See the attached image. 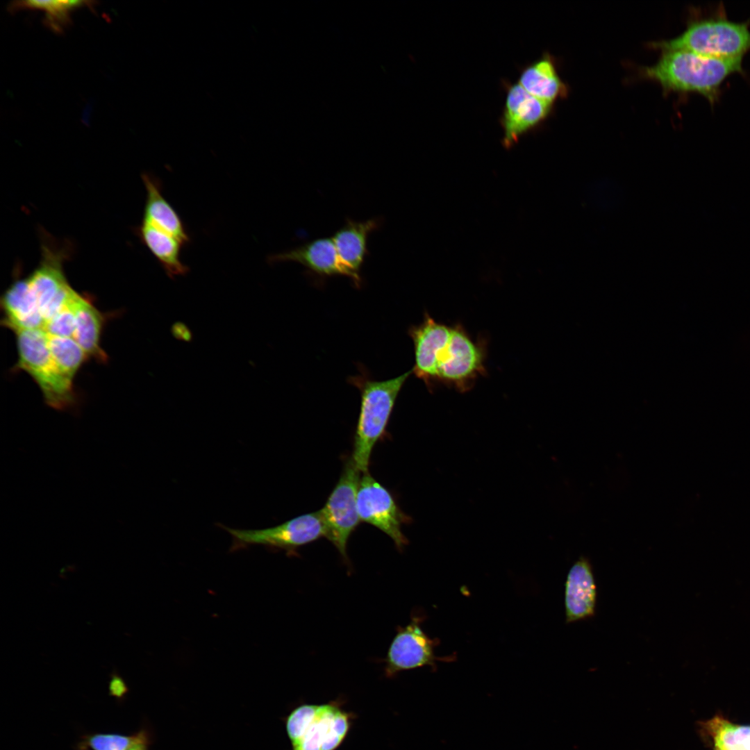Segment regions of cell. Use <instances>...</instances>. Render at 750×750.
I'll use <instances>...</instances> for the list:
<instances>
[{
  "instance_id": "obj_15",
  "label": "cell",
  "mask_w": 750,
  "mask_h": 750,
  "mask_svg": "<svg viewBox=\"0 0 750 750\" xmlns=\"http://www.w3.org/2000/svg\"><path fill=\"white\" fill-rule=\"evenodd\" d=\"M451 326L439 322L426 312L423 322L411 326L408 335L414 344L415 365L411 369L428 389L434 385V359L441 343L449 336Z\"/></svg>"
},
{
  "instance_id": "obj_22",
  "label": "cell",
  "mask_w": 750,
  "mask_h": 750,
  "mask_svg": "<svg viewBox=\"0 0 750 750\" xmlns=\"http://www.w3.org/2000/svg\"><path fill=\"white\" fill-rule=\"evenodd\" d=\"M47 338L53 360L64 376L74 383L76 373L89 358L88 356L73 338L48 334Z\"/></svg>"
},
{
  "instance_id": "obj_23",
  "label": "cell",
  "mask_w": 750,
  "mask_h": 750,
  "mask_svg": "<svg viewBox=\"0 0 750 750\" xmlns=\"http://www.w3.org/2000/svg\"><path fill=\"white\" fill-rule=\"evenodd\" d=\"M90 3L85 1H15L10 6V10L15 11L24 8L43 10L46 13V24L55 32L61 33L71 23L70 12L74 9L88 6Z\"/></svg>"
},
{
  "instance_id": "obj_9",
  "label": "cell",
  "mask_w": 750,
  "mask_h": 750,
  "mask_svg": "<svg viewBox=\"0 0 750 750\" xmlns=\"http://www.w3.org/2000/svg\"><path fill=\"white\" fill-rule=\"evenodd\" d=\"M357 510L360 522L369 524L389 536L398 549L407 544L402 525L410 517L400 509L391 492L368 472L360 477L357 492Z\"/></svg>"
},
{
  "instance_id": "obj_6",
  "label": "cell",
  "mask_w": 750,
  "mask_h": 750,
  "mask_svg": "<svg viewBox=\"0 0 750 750\" xmlns=\"http://www.w3.org/2000/svg\"><path fill=\"white\" fill-rule=\"evenodd\" d=\"M349 726L348 714L333 704L299 706L286 721L292 750H335Z\"/></svg>"
},
{
  "instance_id": "obj_30",
  "label": "cell",
  "mask_w": 750,
  "mask_h": 750,
  "mask_svg": "<svg viewBox=\"0 0 750 750\" xmlns=\"http://www.w3.org/2000/svg\"><path fill=\"white\" fill-rule=\"evenodd\" d=\"M128 750H147V740L135 744Z\"/></svg>"
},
{
  "instance_id": "obj_2",
  "label": "cell",
  "mask_w": 750,
  "mask_h": 750,
  "mask_svg": "<svg viewBox=\"0 0 750 750\" xmlns=\"http://www.w3.org/2000/svg\"><path fill=\"white\" fill-rule=\"evenodd\" d=\"M410 374L412 370L391 379L376 381L362 372L349 378L360 392L351 458L362 474L368 472L373 449L386 432L397 399Z\"/></svg>"
},
{
  "instance_id": "obj_19",
  "label": "cell",
  "mask_w": 750,
  "mask_h": 750,
  "mask_svg": "<svg viewBox=\"0 0 750 750\" xmlns=\"http://www.w3.org/2000/svg\"><path fill=\"white\" fill-rule=\"evenodd\" d=\"M380 224L378 218L360 222L347 218L345 224L331 237L342 262L358 276L368 252V236Z\"/></svg>"
},
{
  "instance_id": "obj_26",
  "label": "cell",
  "mask_w": 750,
  "mask_h": 750,
  "mask_svg": "<svg viewBox=\"0 0 750 750\" xmlns=\"http://www.w3.org/2000/svg\"><path fill=\"white\" fill-rule=\"evenodd\" d=\"M735 724L722 718L715 717L708 723V728L714 739V744L726 750H739L735 740Z\"/></svg>"
},
{
  "instance_id": "obj_21",
  "label": "cell",
  "mask_w": 750,
  "mask_h": 750,
  "mask_svg": "<svg viewBox=\"0 0 750 750\" xmlns=\"http://www.w3.org/2000/svg\"><path fill=\"white\" fill-rule=\"evenodd\" d=\"M138 233L143 243L160 263L170 278L185 276L189 267L181 260V248L184 246L170 234L142 221Z\"/></svg>"
},
{
  "instance_id": "obj_3",
  "label": "cell",
  "mask_w": 750,
  "mask_h": 750,
  "mask_svg": "<svg viewBox=\"0 0 750 750\" xmlns=\"http://www.w3.org/2000/svg\"><path fill=\"white\" fill-rule=\"evenodd\" d=\"M661 51L683 50L716 58H742L750 51L749 22H735L724 16L690 22L676 38L654 42Z\"/></svg>"
},
{
  "instance_id": "obj_1",
  "label": "cell",
  "mask_w": 750,
  "mask_h": 750,
  "mask_svg": "<svg viewBox=\"0 0 750 750\" xmlns=\"http://www.w3.org/2000/svg\"><path fill=\"white\" fill-rule=\"evenodd\" d=\"M661 52L653 65L642 69V76L659 83L666 92L697 93L712 104L724 81L744 72L742 58H716L683 50Z\"/></svg>"
},
{
  "instance_id": "obj_24",
  "label": "cell",
  "mask_w": 750,
  "mask_h": 750,
  "mask_svg": "<svg viewBox=\"0 0 750 750\" xmlns=\"http://www.w3.org/2000/svg\"><path fill=\"white\" fill-rule=\"evenodd\" d=\"M146 740L147 738L144 733L133 735L95 734L87 739V744L93 750H128Z\"/></svg>"
},
{
  "instance_id": "obj_31",
  "label": "cell",
  "mask_w": 750,
  "mask_h": 750,
  "mask_svg": "<svg viewBox=\"0 0 750 750\" xmlns=\"http://www.w3.org/2000/svg\"><path fill=\"white\" fill-rule=\"evenodd\" d=\"M714 747H715V750H726V749H725L724 748H723L722 747H721V746H719V745H717V744H714Z\"/></svg>"
},
{
  "instance_id": "obj_25",
  "label": "cell",
  "mask_w": 750,
  "mask_h": 750,
  "mask_svg": "<svg viewBox=\"0 0 750 750\" xmlns=\"http://www.w3.org/2000/svg\"><path fill=\"white\" fill-rule=\"evenodd\" d=\"M75 291L69 301L55 315L45 321L43 331L48 335L73 338L76 328V317L72 306Z\"/></svg>"
},
{
  "instance_id": "obj_5",
  "label": "cell",
  "mask_w": 750,
  "mask_h": 750,
  "mask_svg": "<svg viewBox=\"0 0 750 750\" xmlns=\"http://www.w3.org/2000/svg\"><path fill=\"white\" fill-rule=\"evenodd\" d=\"M483 343L471 338L460 324L438 347L434 360L435 385L442 383L460 392L471 390L486 373Z\"/></svg>"
},
{
  "instance_id": "obj_29",
  "label": "cell",
  "mask_w": 750,
  "mask_h": 750,
  "mask_svg": "<svg viewBox=\"0 0 750 750\" xmlns=\"http://www.w3.org/2000/svg\"><path fill=\"white\" fill-rule=\"evenodd\" d=\"M109 688L112 694L118 697L122 696L127 690L124 680L116 672L111 674Z\"/></svg>"
},
{
  "instance_id": "obj_13",
  "label": "cell",
  "mask_w": 750,
  "mask_h": 750,
  "mask_svg": "<svg viewBox=\"0 0 750 750\" xmlns=\"http://www.w3.org/2000/svg\"><path fill=\"white\" fill-rule=\"evenodd\" d=\"M268 261L297 262L318 276L343 275L351 278L356 286L361 283L360 276L342 262L331 238L315 239L290 251L274 254Z\"/></svg>"
},
{
  "instance_id": "obj_20",
  "label": "cell",
  "mask_w": 750,
  "mask_h": 750,
  "mask_svg": "<svg viewBox=\"0 0 750 750\" xmlns=\"http://www.w3.org/2000/svg\"><path fill=\"white\" fill-rule=\"evenodd\" d=\"M142 178L147 190L143 222L188 244L190 241L188 233L178 214L162 195L160 183L147 174Z\"/></svg>"
},
{
  "instance_id": "obj_8",
  "label": "cell",
  "mask_w": 750,
  "mask_h": 750,
  "mask_svg": "<svg viewBox=\"0 0 750 750\" xmlns=\"http://www.w3.org/2000/svg\"><path fill=\"white\" fill-rule=\"evenodd\" d=\"M233 538L231 551L260 544L288 553L326 535V526L319 511L298 516L276 526L261 530H241L218 524Z\"/></svg>"
},
{
  "instance_id": "obj_4",
  "label": "cell",
  "mask_w": 750,
  "mask_h": 750,
  "mask_svg": "<svg viewBox=\"0 0 750 750\" xmlns=\"http://www.w3.org/2000/svg\"><path fill=\"white\" fill-rule=\"evenodd\" d=\"M14 333L18 359L12 372L23 371L30 375L50 408L59 411L74 409L78 399L74 383L64 376L53 360L46 333L42 329H35Z\"/></svg>"
},
{
  "instance_id": "obj_11",
  "label": "cell",
  "mask_w": 750,
  "mask_h": 750,
  "mask_svg": "<svg viewBox=\"0 0 750 750\" xmlns=\"http://www.w3.org/2000/svg\"><path fill=\"white\" fill-rule=\"evenodd\" d=\"M505 103L499 118L501 143L510 148L524 135L538 128L549 117L553 105L527 92L518 83H503Z\"/></svg>"
},
{
  "instance_id": "obj_12",
  "label": "cell",
  "mask_w": 750,
  "mask_h": 750,
  "mask_svg": "<svg viewBox=\"0 0 750 750\" xmlns=\"http://www.w3.org/2000/svg\"><path fill=\"white\" fill-rule=\"evenodd\" d=\"M435 645L421 628L419 619L413 618L407 626L398 628L390 644L385 659L386 674L392 676L426 665L434 667L438 659L434 653Z\"/></svg>"
},
{
  "instance_id": "obj_27",
  "label": "cell",
  "mask_w": 750,
  "mask_h": 750,
  "mask_svg": "<svg viewBox=\"0 0 750 750\" xmlns=\"http://www.w3.org/2000/svg\"><path fill=\"white\" fill-rule=\"evenodd\" d=\"M734 740L739 750H750V726H735Z\"/></svg>"
},
{
  "instance_id": "obj_18",
  "label": "cell",
  "mask_w": 750,
  "mask_h": 750,
  "mask_svg": "<svg viewBox=\"0 0 750 750\" xmlns=\"http://www.w3.org/2000/svg\"><path fill=\"white\" fill-rule=\"evenodd\" d=\"M517 83L530 94L552 105L567 94L556 62L547 53L522 67Z\"/></svg>"
},
{
  "instance_id": "obj_10",
  "label": "cell",
  "mask_w": 750,
  "mask_h": 750,
  "mask_svg": "<svg viewBox=\"0 0 750 750\" xmlns=\"http://www.w3.org/2000/svg\"><path fill=\"white\" fill-rule=\"evenodd\" d=\"M63 251L44 244L39 266L26 277L44 322L58 312L75 292L65 276L62 263L67 254Z\"/></svg>"
},
{
  "instance_id": "obj_14",
  "label": "cell",
  "mask_w": 750,
  "mask_h": 750,
  "mask_svg": "<svg viewBox=\"0 0 750 750\" xmlns=\"http://www.w3.org/2000/svg\"><path fill=\"white\" fill-rule=\"evenodd\" d=\"M597 588L590 559L581 556L568 571L565 583L566 623L593 617L596 613Z\"/></svg>"
},
{
  "instance_id": "obj_17",
  "label": "cell",
  "mask_w": 750,
  "mask_h": 750,
  "mask_svg": "<svg viewBox=\"0 0 750 750\" xmlns=\"http://www.w3.org/2000/svg\"><path fill=\"white\" fill-rule=\"evenodd\" d=\"M76 317L73 338L88 358L105 363L108 356L101 346V339L106 317L93 303L88 295L76 292L72 300Z\"/></svg>"
},
{
  "instance_id": "obj_7",
  "label": "cell",
  "mask_w": 750,
  "mask_h": 750,
  "mask_svg": "<svg viewBox=\"0 0 750 750\" xmlns=\"http://www.w3.org/2000/svg\"><path fill=\"white\" fill-rule=\"evenodd\" d=\"M360 477V472L352 459L346 460L338 483L319 510L326 526V538L344 559L347 542L360 522L357 510Z\"/></svg>"
},
{
  "instance_id": "obj_16",
  "label": "cell",
  "mask_w": 750,
  "mask_h": 750,
  "mask_svg": "<svg viewBox=\"0 0 750 750\" xmlns=\"http://www.w3.org/2000/svg\"><path fill=\"white\" fill-rule=\"evenodd\" d=\"M1 324L13 333L43 329V319L26 277L17 278L1 297Z\"/></svg>"
},
{
  "instance_id": "obj_28",
  "label": "cell",
  "mask_w": 750,
  "mask_h": 750,
  "mask_svg": "<svg viewBox=\"0 0 750 750\" xmlns=\"http://www.w3.org/2000/svg\"><path fill=\"white\" fill-rule=\"evenodd\" d=\"M173 336L179 340L190 342L192 339L190 329L182 322H176L172 327Z\"/></svg>"
}]
</instances>
